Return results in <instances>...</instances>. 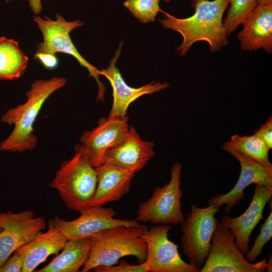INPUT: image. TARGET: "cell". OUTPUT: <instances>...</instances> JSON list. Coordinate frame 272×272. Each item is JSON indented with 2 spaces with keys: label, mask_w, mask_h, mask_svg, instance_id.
<instances>
[{
  "label": "cell",
  "mask_w": 272,
  "mask_h": 272,
  "mask_svg": "<svg viewBox=\"0 0 272 272\" xmlns=\"http://www.w3.org/2000/svg\"><path fill=\"white\" fill-rule=\"evenodd\" d=\"M194 13L185 18H178L163 12L159 20L163 27L178 32L183 40L176 50L185 56L195 42H206L211 52L220 51L228 44L223 16L229 7L228 0H192Z\"/></svg>",
  "instance_id": "cell-1"
},
{
  "label": "cell",
  "mask_w": 272,
  "mask_h": 272,
  "mask_svg": "<svg viewBox=\"0 0 272 272\" xmlns=\"http://www.w3.org/2000/svg\"><path fill=\"white\" fill-rule=\"evenodd\" d=\"M67 79L53 77L35 80L26 92L27 101L7 110L1 121L14 125L11 134L0 143V151L22 153L35 149L38 139L34 133L33 124L45 102L54 92L64 87Z\"/></svg>",
  "instance_id": "cell-2"
},
{
  "label": "cell",
  "mask_w": 272,
  "mask_h": 272,
  "mask_svg": "<svg viewBox=\"0 0 272 272\" xmlns=\"http://www.w3.org/2000/svg\"><path fill=\"white\" fill-rule=\"evenodd\" d=\"M74 150V156L61 163L49 186L57 191L69 209L80 213L91 207L97 176L83 145H76Z\"/></svg>",
  "instance_id": "cell-3"
},
{
  "label": "cell",
  "mask_w": 272,
  "mask_h": 272,
  "mask_svg": "<svg viewBox=\"0 0 272 272\" xmlns=\"http://www.w3.org/2000/svg\"><path fill=\"white\" fill-rule=\"evenodd\" d=\"M148 229L145 225L118 226L103 231L90 238L89 257L81 271L99 266L118 263L126 256H133L141 262L147 256V245L142 235Z\"/></svg>",
  "instance_id": "cell-4"
},
{
  "label": "cell",
  "mask_w": 272,
  "mask_h": 272,
  "mask_svg": "<svg viewBox=\"0 0 272 272\" xmlns=\"http://www.w3.org/2000/svg\"><path fill=\"white\" fill-rule=\"evenodd\" d=\"M220 208L217 205L199 208L191 204L190 212L180 224L182 253L189 263L199 270L210 250L212 236L219 223L215 215Z\"/></svg>",
  "instance_id": "cell-5"
},
{
  "label": "cell",
  "mask_w": 272,
  "mask_h": 272,
  "mask_svg": "<svg viewBox=\"0 0 272 272\" xmlns=\"http://www.w3.org/2000/svg\"><path fill=\"white\" fill-rule=\"evenodd\" d=\"M181 169L179 162L172 166L169 182L162 187H156L151 197L139 206L135 220L140 223L173 226L183 222L185 218L181 209Z\"/></svg>",
  "instance_id": "cell-6"
},
{
  "label": "cell",
  "mask_w": 272,
  "mask_h": 272,
  "mask_svg": "<svg viewBox=\"0 0 272 272\" xmlns=\"http://www.w3.org/2000/svg\"><path fill=\"white\" fill-rule=\"evenodd\" d=\"M53 20L48 17L35 16L34 21L42 33L43 40L37 45V52L56 54L64 53L73 56L83 67L89 72V76L96 80L99 89L98 99L103 100L106 90L105 85L99 80V73L95 66L87 61L78 52L70 37L71 32L83 25L80 20L67 21L60 14Z\"/></svg>",
  "instance_id": "cell-7"
},
{
  "label": "cell",
  "mask_w": 272,
  "mask_h": 272,
  "mask_svg": "<svg viewBox=\"0 0 272 272\" xmlns=\"http://www.w3.org/2000/svg\"><path fill=\"white\" fill-rule=\"evenodd\" d=\"M265 258L251 263L247 261L236 245L233 232L221 222L212 238L211 246L200 272H263L266 270Z\"/></svg>",
  "instance_id": "cell-8"
},
{
  "label": "cell",
  "mask_w": 272,
  "mask_h": 272,
  "mask_svg": "<svg viewBox=\"0 0 272 272\" xmlns=\"http://www.w3.org/2000/svg\"><path fill=\"white\" fill-rule=\"evenodd\" d=\"M172 225H159L147 229L142 235L147 245L143 261L147 272H199V269L181 258L178 245L168 238Z\"/></svg>",
  "instance_id": "cell-9"
},
{
  "label": "cell",
  "mask_w": 272,
  "mask_h": 272,
  "mask_svg": "<svg viewBox=\"0 0 272 272\" xmlns=\"http://www.w3.org/2000/svg\"><path fill=\"white\" fill-rule=\"evenodd\" d=\"M46 225L44 218L35 217L31 210L1 213L0 268L16 250L44 230Z\"/></svg>",
  "instance_id": "cell-10"
},
{
  "label": "cell",
  "mask_w": 272,
  "mask_h": 272,
  "mask_svg": "<svg viewBox=\"0 0 272 272\" xmlns=\"http://www.w3.org/2000/svg\"><path fill=\"white\" fill-rule=\"evenodd\" d=\"M80 213V217L72 221H65L58 217L52 220L55 227L66 240L90 239L109 228L141 224L135 219L115 218L116 213L112 208L90 207Z\"/></svg>",
  "instance_id": "cell-11"
},
{
  "label": "cell",
  "mask_w": 272,
  "mask_h": 272,
  "mask_svg": "<svg viewBox=\"0 0 272 272\" xmlns=\"http://www.w3.org/2000/svg\"><path fill=\"white\" fill-rule=\"evenodd\" d=\"M128 117L116 115L101 117L97 126L91 130L84 131L80 141L88 153L95 168L104 163V157L107 150L124 142L130 126Z\"/></svg>",
  "instance_id": "cell-12"
},
{
  "label": "cell",
  "mask_w": 272,
  "mask_h": 272,
  "mask_svg": "<svg viewBox=\"0 0 272 272\" xmlns=\"http://www.w3.org/2000/svg\"><path fill=\"white\" fill-rule=\"evenodd\" d=\"M239 162L241 170L234 187L229 192L218 194L208 200V203L219 207L226 205L225 212L229 213L245 196L244 190L251 184L272 186V168L265 167L243 154L233 150L228 151Z\"/></svg>",
  "instance_id": "cell-13"
},
{
  "label": "cell",
  "mask_w": 272,
  "mask_h": 272,
  "mask_svg": "<svg viewBox=\"0 0 272 272\" xmlns=\"http://www.w3.org/2000/svg\"><path fill=\"white\" fill-rule=\"evenodd\" d=\"M122 45L123 42L121 41L108 67L99 71L100 75L105 76L109 81L113 90V100L109 116L116 115L123 117L126 115L130 104L139 97L147 94L152 95L170 87V84L167 82L155 81L139 88H133L127 85L116 66Z\"/></svg>",
  "instance_id": "cell-14"
},
{
  "label": "cell",
  "mask_w": 272,
  "mask_h": 272,
  "mask_svg": "<svg viewBox=\"0 0 272 272\" xmlns=\"http://www.w3.org/2000/svg\"><path fill=\"white\" fill-rule=\"evenodd\" d=\"M255 185L252 199L242 214L234 218H221V222L233 232L236 245L244 256L249 249L251 233L263 218L264 208L272 196V186Z\"/></svg>",
  "instance_id": "cell-15"
},
{
  "label": "cell",
  "mask_w": 272,
  "mask_h": 272,
  "mask_svg": "<svg viewBox=\"0 0 272 272\" xmlns=\"http://www.w3.org/2000/svg\"><path fill=\"white\" fill-rule=\"evenodd\" d=\"M154 147L153 142L142 140L135 128L131 126L124 142L106 151L104 163L135 174L155 155Z\"/></svg>",
  "instance_id": "cell-16"
},
{
  "label": "cell",
  "mask_w": 272,
  "mask_h": 272,
  "mask_svg": "<svg viewBox=\"0 0 272 272\" xmlns=\"http://www.w3.org/2000/svg\"><path fill=\"white\" fill-rule=\"evenodd\" d=\"M241 25L243 28L237 37L242 51L262 49L271 53L272 5H257Z\"/></svg>",
  "instance_id": "cell-17"
},
{
  "label": "cell",
  "mask_w": 272,
  "mask_h": 272,
  "mask_svg": "<svg viewBox=\"0 0 272 272\" xmlns=\"http://www.w3.org/2000/svg\"><path fill=\"white\" fill-rule=\"evenodd\" d=\"M95 168L97 184L91 207L103 206L118 200L129 191L135 173L108 163Z\"/></svg>",
  "instance_id": "cell-18"
},
{
  "label": "cell",
  "mask_w": 272,
  "mask_h": 272,
  "mask_svg": "<svg viewBox=\"0 0 272 272\" xmlns=\"http://www.w3.org/2000/svg\"><path fill=\"white\" fill-rule=\"evenodd\" d=\"M45 232H39L29 242L18 250L23 257L22 272H32L51 255H57L67 240L54 226L52 220L48 222Z\"/></svg>",
  "instance_id": "cell-19"
},
{
  "label": "cell",
  "mask_w": 272,
  "mask_h": 272,
  "mask_svg": "<svg viewBox=\"0 0 272 272\" xmlns=\"http://www.w3.org/2000/svg\"><path fill=\"white\" fill-rule=\"evenodd\" d=\"M59 254L37 272H77L87 261L91 250L90 239L67 240Z\"/></svg>",
  "instance_id": "cell-20"
},
{
  "label": "cell",
  "mask_w": 272,
  "mask_h": 272,
  "mask_svg": "<svg viewBox=\"0 0 272 272\" xmlns=\"http://www.w3.org/2000/svg\"><path fill=\"white\" fill-rule=\"evenodd\" d=\"M28 57L19 45V42L6 37H0V80H13L25 73Z\"/></svg>",
  "instance_id": "cell-21"
},
{
  "label": "cell",
  "mask_w": 272,
  "mask_h": 272,
  "mask_svg": "<svg viewBox=\"0 0 272 272\" xmlns=\"http://www.w3.org/2000/svg\"><path fill=\"white\" fill-rule=\"evenodd\" d=\"M222 148L228 152L230 150L240 152L257 163L272 168L269 160L270 150L264 142L258 135H232L230 140L223 144Z\"/></svg>",
  "instance_id": "cell-22"
},
{
  "label": "cell",
  "mask_w": 272,
  "mask_h": 272,
  "mask_svg": "<svg viewBox=\"0 0 272 272\" xmlns=\"http://www.w3.org/2000/svg\"><path fill=\"white\" fill-rule=\"evenodd\" d=\"M228 1L226 16L223 19L228 36L236 31L257 5V0Z\"/></svg>",
  "instance_id": "cell-23"
},
{
  "label": "cell",
  "mask_w": 272,
  "mask_h": 272,
  "mask_svg": "<svg viewBox=\"0 0 272 272\" xmlns=\"http://www.w3.org/2000/svg\"><path fill=\"white\" fill-rule=\"evenodd\" d=\"M159 0H126L123 6L143 23L153 22L161 11Z\"/></svg>",
  "instance_id": "cell-24"
},
{
  "label": "cell",
  "mask_w": 272,
  "mask_h": 272,
  "mask_svg": "<svg viewBox=\"0 0 272 272\" xmlns=\"http://www.w3.org/2000/svg\"><path fill=\"white\" fill-rule=\"evenodd\" d=\"M272 236V210L261 225L260 232L254 240V243L244 255L245 259L253 262L262 254L263 248L270 240Z\"/></svg>",
  "instance_id": "cell-25"
},
{
  "label": "cell",
  "mask_w": 272,
  "mask_h": 272,
  "mask_svg": "<svg viewBox=\"0 0 272 272\" xmlns=\"http://www.w3.org/2000/svg\"><path fill=\"white\" fill-rule=\"evenodd\" d=\"M95 272H147L144 262L138 265L132 264L121 260L118 265L99 266L92 269Z\"/></svg>",
  "instance_id": "cell-26"
},
{
  "label": "cell",
  "mask_w": 272,
  "mask_h": 272,
  "mask_svg": "<svg viewBox=\"0 0 272 272\" xmlns=\"http://www.w3.org/2000/svg\"><path fill=\"white\" fill-rule=\"evenodd\" d=\"M23 266V257L17 249L1 267L0 272H22Z\"/></svg>",
  "instance_id": "cell-27"
},
{
  "label": "cell",
  "mask_w": 272,
  "mask_h": 272,
  "mask_svg": "<svg viewBox=\"0 0 272 272\" xmlns=\"http://www.w3.org/2000/svg\"><path fill=\"white\" fill-rule=\"evenodd\" d=\"M254 134L260 137L266 144L269 150L272 148V116L270 115L266 121L257 128Z\"/></svg>",
  "instance_id": "cell-28"
},
{
  "label": "cell",
  "mask_w": 272,
  "mask_h": 272,
  "mask_svg": "<svg viewBox=\"0 0 272 272\" xmlns=\"http://www.w3.org/2000/svg\"><path fill=\"white\" fill-rule=\"evenodd\" d=\"M34 59L38 61L42 66L48 70H53L58 65V59L55 54L37 52Z\"/></svg>",
  "instance_id": "cell-29"
},
{
  "label": "cell",
  "mask_w": 272,
  "mask_h": 272,
  "mask_svg": "<svg viewBox=\"0 0 272 272\" xmlns=\"http://www.w3.org/2000/svg\"><path fill=\"white\" fill-rule=\"evenodd\" d=\"M13 0H6L8 3ZM29 5L32 12L35 15L40 13L42 10V4L41 0H28Z\"/></svg>",
  "instance_id": "cell-30"
},
{
  "label": "cell",
  "mask_w": 272,
  "mask_h": 272,
  "mask_svg": "<svg viewBox=\"0 0 272 272\" xmlns=\"http://www.w3.org/2000/svg\"><path fill=\"white\" fill-rule=\"evenodd\" d=\"M257 4L260 6L272 5V0H257Z\"/></svg>",
  "instance_id": "cell-31"
},
{
  "label": "cell",
  "mask_w": 272,
  "mask_h": 272,
  "mask_svg": "<svg viewBox=\"0 0 272 272\" xmlns=\"http://www.w3.org/2000/svg\"><path fill=\"white\" fill-rule=\"evenodd\" d=\"M269 257L268 258V260L267 262V267H266V271L268 272L271 271V261H272V258H271V255L270 253L269 252Z\"/></svg>",
  "instance_id": "cell-32"
},
{
  "label": "cell",
  "mask_w": 272,
  "mask_h": 272,
  "mask_svg": "<svg viewBox=\"0 0 272 272\" xmlns=\"http://www.w3.org/2000/svg\"><path fill=\"white\" fill-rule=\"evenodd\" d=\"M171 1H172V0H163V1H164L165 2H166V3L170 2Z\"/></svg>",
  "instance_id": "cell-33"
}]
</instances>
